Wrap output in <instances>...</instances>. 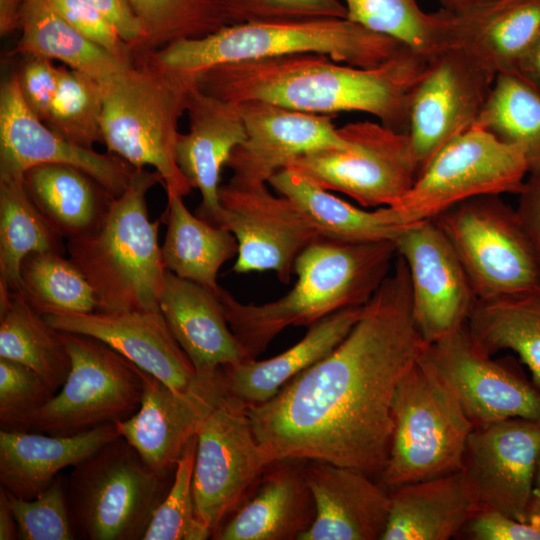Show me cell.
Returning a JSON list of instances; mask_svg holds the SVG:
<instances>
[{
    "label": "cell",
    "mask_w": 540,
    "mask_h": 540,
    "mask_svg": "<svg viewBox=\"0 0 540 540\" xmlns=\"http://www.w3.org/2000/svg\"><path fill=\"white\" fill-rule=\"evenodd\" d=\"M428 344L415 323L408 270L397 254L346 337L270 400L247 406L267 464L318 460L379 477L393 435L394 393Z\"/></svg>",
    "instance_id": "cell-1"
},
{
    "label": "cell",
    "mask_w": 540,
    "mask_h": 540,
    "mask_svg": "<svg viewBox=\"0 0 540 540\" xmlns=\"http://www.w3.org/2000/svg\"><path fill=\"white\" fill-rule=\"evenodd\" d=\"M428 59L407 46L383 64L360 68L318 53L221 64L198 73V87L232 102L261 100L335 115L363 112L407 133L409 101Z\"/></svg>",
    "instance_id": "cell-2"
},
{
    "label": "cell",
    "mask_w": 540,
    "mask_h": 540,
    "mask_svg": "<svg viewBox=\"0 0 540 540\" xmlns=\"http://www.w3.org/2000/svg\"><path fill=\"white\" fill-rule=\"evenodd\" d=\"M394 241L343 243L318 238L296 258L293 288L277 300L243 304L221 287L218 296L246 360L257 359L289 326H307L343 309L364 306L390 273Z\"/></svg>",
    "instance_id": "cell-3"
},
{
    "label": "cell",
    "mask_w": 540,
    "mask_h": 540,
    "mask_svg": "<svg viewBox=\"0 0 540 540\" xmlns=\"http://www.w3.org/2000/svg\"><path fill=\"white\" fill-rule=\"evenodd\" d=\"M159 183L157 171L135 169L100 225L67 241L69 258L95 292L97 311L160 310L167 270L158 238L160 219L149 218L146 202Z\"/></svg>",
    "instance_id": "cell-4"
},
{
    "label": "cell",
    "mask_w": 540,
    "mask_h": 540,
    "mask_svg": "<svg viewBox=\"0 0 540 540\" xmlns=\"http://www.w3.org/2000/svg\"><path fill=\"white\" fill-rule=\"evenodd\" d=\"M136 55L101 84L103 143L135 169L154 167L166 194L184 197L193 186L176 161L178 123L198 74L164 68L145 53Z\"/></svg>",
    "instance_id": "cell-5"
},
{
    "label": "cell",
    "mask_w": 540,
    "mask_h": 540,
    "mask_svg": "<svg viewBox=\"0 0 540 540\" xmlns=\"http://www.w3.org/2000/svg\"><path fill=\"white\" fill-rule=\"evenodd\" d=\"M404 45L347 18L257 21L227 25L207 36L183 39L148 52L156 64L199 73L245 60L318 53L360 68L377 67Z\"/></svg>",
    "instance_id": "cell-6"
},
{
    "label": "cell",
    "mask_w": 540,
    "mask_h": 540,
    "mask_svg": "<svg viewBox=\"0 0 540 540\" xmlns=\"http://www.w3.org/2000/svg\"><path fill=\"white\" fill-rule=\"evenodd\" d=\"M393 435L379 475L387 489L460 471L474 424L423 355L396 388Z\"/></svg>",
    "instance_id": "cell-7"
},
{
    "label": "cell",
    "mask_w": 540,
    "mask_h": 540,
    "mask_svg": "<svg viewBox=\"0 0 540 540\" xmlns=\"http://www.w3.org/2000/svg\"><path fill=\"white\" fill-rule=\"evenodd\" d=\"M173 474L149 466L121 436L106 443L65 480L76 537L142 540Z\"/></svg>",
    "instance_id": "cell-8"
},
{
    "label": "cell",
    "mask_w": 540,
    "mask_h": 540,
    "mask_svg": "<svg viewBox=\"0 0 540 540\" xmlns=\"http://www.w3.org/2000/svg\"><path fill=\"white\" fill-rule=\"evenodd\" d=\"M459 258L478 300L540 288V261L516 209L499 195L464 200L432 219Z\"/></svg>",
    "instance_id": "cell-9"
},
{
    "label": "cell",
    "mask_w": 540,
    "mask_h": 540,
    "mask_svg": "<svg viewBox=\"0 0 540 540\" xmlns=\"http://www.w3.org/2000/svg\"><path fill=\"white\" fill-rule=\"evenodd\" d=\"M61 335L70 371L28 430L67 436L132 416L141 404L144 371L97 338L66 331Z\"/></svg>",
    "instance_id": "cell-10"
},
{
    "label": "cell",
    "mask_w": 540,
    "mask_h": 540,
    "mask_svg": "<svg viewBox=\"0 0 540 540\" xmlns=\"http://www.w3.org/2000/svg\"><path fill=\"white\" fill-rule=\"evenodd\" d=\"M529 170L522 152L473 125L445 144L396 203L409 224L430 220L464 200L518 194Z\"/></svg>",
    "instance_id": "cell-11"
},
{
    "label": "cell",
    "mask_w": 540,
    "mask_h": 540,
    "mask_svg": "<svg viewBox=\"0 0 540 540\" xmlns=\"http://www.w3.org/2000/svg\"><path fill=\"white\" fill-rule=\"evenodd\" d=\"M338 129L350 148L313 151L286 168L325 190L349 196L364 208L396 204L418 175L408 134L369 120Z\"/></svg>",
    "instance_id": "cell-12"
},
{
    "label": "cell",
    "mask_w": 540,
    "mask_h": 540,
    "mask_svg": "<svg viewBox=\"0 0 540 540\" xmlns=\"http://www.w3.org/2000/svg\"><path fill=\"white\" fill-rule=\"evenodd\" d=\"M196 436L195 511L213 535L251 493L268 464L247 406L226 394L204 418Z\"/></svg>",
    "instance_id": "cell-13"
},
{
    "label": "cell",
    "mask_w": 540,
    "mask_h": 540,
    "mask_svg": "<svg viewBox=\"0 0 540 540\" xmlns=\"http://www.w3.org/2000/svg\"><path fill=\"white\" fill-rule=\"evenodd\" d=\"M494 79L460 47H448L428 59L408 112L407 134L418 174L445 144L476 123Z\"/></svg>",
    "instance_id": "cell-14"
},
{
    "label": "cell",
    "mask_w": 540,
    "mask_h": 540,
    "mask_svg": "<svg viewBox=\"0 0 540 540\" xmlns=\"http://www.w3.org/2000/svg\"><path fill=\"white\" fill-rule=\"evenodd\" d=\"M220 226L238 243L233 271H273L287 284L298 255L320 238L306 214L289 198L273 194L266 184L220 186Z\"/></svg>",
    "instance_id": "cell-15"
},
{
    "label": "cell",
    "mask_w": 540,
    "mask_h": 540,
    "mask_svg": "<svg viewBox=\"0 0 540 540\" xmlns=\"http://www.w3.org/2000/svg\"><path fill=\"white\" fill-rule=\"evenodd\" d=\"M424 357L474 426L515 417L540 419V390L520 369L485 352L467 323L429 343Z\"/></svg>",
    "instance_id": "cell-16"
},
{
    "label": "cell",
    "mask_w": 540,
    "mask_h": 540,
    "mask_svg": "<svg viewBox=\"0 0 540 540\" xmlns=\"http://www.w3.org/2000/svg\"><path fill=\"white\" fill-rule=\"evenodd\" d=\"M540 456V419L509 418L475 425L462 470L480 505L528 521Z\"/></svg>",
    "instance_id": "cell-17"
},
{
    "label": "cell",
    "mask_w": 540,
    "mask_h": 540,
    "mask_svg": "<svg viewBox=\"0 0 540 540\" xmlns=\"http://www.w3.org/2000/svg\"><path fill=\"white\" fill-rule=\"evenodd\" d=\"M394 242L408 270L413 316L424 340L432 343L465 325L478 299L435 222H416Z\"/></svg>",
    "instance_id": "cell-18"
},
{
    "label": "cell",
    "mask_w": 540,
    "mask_h": 540,
    "mask_svg": "<svg viewBox=\"0 0 540 540\" xmlns=\"http://www.w3.org/2000/svg\"><path fill=\"white\" fill-rule=\"evenodd\" d=\"M50 163L81 169L115 198L135 170L118 156L74 144L49 128L24 101L14 73L0 91V178H22L28 169Z\"/></svg>",
    "instance_id": "cell-19"
},
{
    "label": "cell",
    "mask_w": 540,
    "mask_h": 540,
    "mask_svg": "<svg viewBox=\"0 0 540 540\" xmlns=\"http://www.w3.org/2000/svg\"><path fill=\"white\" fill-rule=\"evenodd\" d=\"M237 103L246 138L226 164L232 170L229 182L233 184H266L301 155L351 147L335 126L334 115L298 111L261 100Z\"/></svg>",
    "instance_id": "cell-20"
},
{
    "label": "cell",
    "mask_w": 540,
    "mask_h": 540,
    "mask_svg": "<svg viewBox=\"0 0 540 540\" xmlns=\"http://www.w3.org/2000/svg\"><path fill=\"white\" fill-rule=\"evenodd\" d=\"M199 376L196 386L180 392L144 371L138 410L115 422L119 435L158 471H174L202 421L225 394L220 369L215 374Z\"/></svg>",
    "instance_id": "cell-21"
},
{
    "label": "cell",
    "mask_w": 540,
    "mask_h": 540,
    "mask_svg": "<svg viewBox=\"0 0 540 540\" xmlns=\"http://www.w3.org/2000/svg\"><path fill=\"white\" fill-rule=\"evenodd\" d=\"M57 330L97 338L170 388L185 392L200 376L160 310L44 314Z\"/></svg>",
    "instance_id": "cell-22"
},
{
    "label": "cell",
    "mask_w": 540,
    "mask_h": 540,
    "mask_svg": "<svg viewBox=\"0 0 540 540\" xmlns=\"http://www.w3.org/2000/svg\"><path fill=\"white\" fill-rule=\"evenodd\" d=\"M304 472L315 518L299 540H381L389 491L369 475L332 463L306 460Z\"/></svg>",
    "instance_id": "cell-23"
},
{
    "label": "cell",
    "mask_w": 540,
    "mask_h": 540,
    "mask_svg": "<svg viewBox=\"0 0 540 540\" xmlns=\"http://www.w3.org/2000/svg\"><path fill=\"white\" fill-rule=\"evenodd\" d=\"M186 113L189 131L178 136L176 161L201 193L196 215L220 226V176L232 151L246 138L245 124L237 102L208 94L198 84L191 92Z\"/></svg>",
    "instance_id": "cell-24"
},
{
    "label": "cell",
    "mask_w": 540,
    "mask_h": 540,
    "mask_svg": "<svg viewBox=\"0 0 540 540\" xmlns=\"http://www.w3.org/2000/svg\"><path fill=\"white\" fill-rule=\"evenodd\" d=\"M305 461L284 459L269 464L251 493L212 538L299 540L315 518Z\"/></svg>",
    "instance_id": "cell-25"
},
{
    "label": "cell",
    "mask_w": 540,
    "mask_h": 540,
    "mask_svg": "<svg viewBox=\"0 0 540 540\" xmlns=\"http://www.w3.org/2000/svg\"><path fill=\"white\" fill-rule=\"evenodd\" d=\"M159 305L198 375H212L223 366L246 360L214 292L167 270Z\"/></svg>",
    "instance_id": "cell-26"
},
{
    "label": "cell",
    "mask_w": 540,
    "mask_h": 540,
    "mask_svg": "<svg viewBox=\"0 0 540 540\" xmlns=\"http://www.w3.org/2000/svg\"><path fill=\"white\" fill-rule=\"evenodd\" d=\"M120 435L115 423L67 436L0 430V482L10 494L33 499L68 467H74Z\"/></svg>",
    "instance_id": "cell-27"
},
{
    "label": "cell",
    "mask_w": 540,
    "mask_h": 540,
    "mask_svg": "<svg viewBox=\"0 0 540 540\" xmlns=\"http://www.w3.org/2000/svg\"><path fill=\"white\" fill-rule=\"evenodd\" d=\"M381 540H449L459 536L480 505L460 471L388 489Z\"/></svg>",
    "instance_id": "cell-28"
},
{
    "label": "cell",
    "mask_w": 540,
    "mask_h": 540,
    "mask_svg": "<svg viewBox=\"0 0 540 540\" xmlns=\"http://www.w3.org/2000/svg\"><path fill=\"white\" fill-rule=\"evenodd\" d=\"M539 34L540 0H495L451 13V47L466 50L494 77L518 71Z\"/></svg>",
    "instance_id": "cell-29"
},
{
    "label": "cell",
    "mask_w": 540,
    "mask_h": 540,
    "mask_svg": "<svg viewBox=\"0 0 540 540\" xmlns=\"http://www.w3.org/2000/svg\"><path fill=\"white\" fill-rule=\"evenodd\" d=\"M362 308L343 309L321 319L299 342L272 358L221 367L225 394L246 406L270 400L292 378L327 356L350 332Z\"/></svg>",
    "instance_id": "cell-30"
},
{
    "label": "cell",
    "mask_w": 540,
    "mask_h": 540,
    "mask_svg": "<svg viewBox=\"0 0 540 540\" xmlns=\"http://www.w3.org/2000/svg\"><path fill=\"white\" fill-rule=\"evenodd\" d=\"M309 218L321 238L343 243L395 241L409 226L391 207L365 210L325 190L295 170L284 168L268 181Z\"/></svg>",
    "instance_id": "cell-31"
},
{
    "label": "cell",
    "mask_w": 540,
    "mask_h": 540,
    "mask_svg": "<svg viewBox=\"0 0 540 540\" xmlns=\"http://www.w3.org/2000/svg\"><path fill=\"white\" fill-rule=\"evenodd\" d=\"M23 180L42 217L67 240L94 231L115 198L86 172L67 164L34 166Z\"/></svg>",
    "instance_id": "cell-32"
},
{
    "label": "cell",
    "mask_w": 540,
    "mask_h": 540,
    "mask_svg": "<svg viewBox=\"0 0 540 540\" xmlns=\"http://www.w3.org/2000/svg\"><path fill=\"white\" fill-rule=\"evenodd\" d=\"M14 53L59 60L100 84L126 69L133 60L119 58L70 25L48 0H23Z\"/></svg>",
    "instance_id": "cell-33"
},
{
    "label": "cell",
    "mask_w": 540,
    "mask_h": 540,
    "mask_svg": "<svg viewBox=\"0 0 540 540\" xmlns=\"http://www.w3.org/2000/svg\"><path fill=\"white\" fill-rule=\"evenodd\" d=\"M162 220L167 224L161 246L166 270L218 295V272L238 253L235 236L225 227L192 214L179 195H167Z\"/></svg>",
    "instance_id": "cell-34"
},
{
    "label": "cell",
    "mask_w": 540,
    "mask_h": 540,
    "mask_svg": "<svg viewBox=\"0 0 540 540\" xmlns=\"http://www.w3.org/2000/svg\"><path fill=\"white\" fill-rule=\"evenodd\" d=\"M0 358L27 366L55 391L70 371L61 331L51 326L22 292L0 287Z\"/></svg>",
    "instance_id": "cell-35"
},
{
    "label": "cell",
    "mask_w": 540,
    "mask_h": 540,
    "mask_svg": "<svg viewBox=\"0 0 540 540\" xmlns=\"http://www.w3.org/2000/svg\"><path fill=\"white\" fill-rule=\"evenodd\" d=\"M467 327L489 355L515 352L540 390V288L493 300H477Z\"/></svg>",
    "instance_id": "cell-36"
},
{
    "label": "cell",
    "mask_w": 540,
    "mask_h": 540,
    "mask_svg": "<svg viewBox=\"0 0 540 540\" xmlns=\"http://www.w3.org/2000/svg\"><path fill=\"white\" fill-rule=\"evenodd\" d=\"M63 239L27 195L22 178H0V287L21 292L20 268L31 253L64 254Z\"/></svg>",
    "instance_id": "cell-37"
},
{
    "label": "cell",
    "mask_w": 540,
    "mask_h": 540,
    "mask_svg": "<svg viewBox=\"0 0 540 540\" xmlns=\"http://www.w3.org/2000/svg\"><path fill=\"white\" fill-rule=\"evenodd\" d=\"M474 125L516 146L529 174L540 173V89L519 71L496 75Z\"/></svg>",
    "instance_id": "cell-38"
},
{
    "label": "cell",
    "mask_w": 540,
    "mask_h": 540,
    "mask_svg": "<svg viewBox=\"0 0 540 540\" xmlns=\"http://www.w3.org/2000/svg\"><path fill=\"white\" fill-rule=\"evenodd\" d=\"M347 19L430 59L451 47V13L425 12L417 0H341Z\"/></svg>",
    "instance_id": "cell-39"
},
{
    "label": "cell",
    "mask_w": 540,
    "mask_h": 540,
    "mask_svg": "<svg viewBox=\"0 0 540 540\" xmlns=\"http://www.w3.org/2000/svg\"><path fill=\"white\" fill-rule=\"evenodd\" d=\"M21 292L41 313L97 311L95 292L79 267L63 254L31 253L20 268Z\"/></svg>",
    "instance_id": "cell-40"
},
{
    "label": "cell",
    "mask_w": 540,
    "mask_h": 540,
    "mask_svg": "<svg viewBox=\"0 0 540 540\" xmlns=\"http://www.w3.org/2000/svg\"><path fill=\"white\" fill-rule=\"evenodd\" d=\"M145 34L141 54L231 25L219 0H127Z\"/></svg>",
    "instance_id": "cell-41"
},
{
    "label": "cell",
    "mask_w": 540,
    "mask_h": 540,
    "mask_svg": "<svg viewBox=\"0 0 540 540\" xmlns=\"http://www.w3.org/2000/svg\"><path fill=\"white\" fill-rule=\"evenodd\" d=\"M101 84L71 68H61L60 79L45 124L66 140L93 149L103 143Z\"/></svg>",
    "instance_id": "cell-42"
},
{
    "label": "cell",
    "mask_w": 540,
    "mask_h": 540,
    "mask_svg": "<svg viewBox=\"0 0 540 540\" xmlns=\"http://www.w3.org/2000/svg\"><path fill=\"white\" fill-rule=\"evenodd\" d=\"M196 448L194 436L177 461L171 486L142 540H205L212 536L195 511L192 481Z\"/></svg>",
    "instance_id": "cell-43"
},
{
    "label": "cell",
    "mask_w": 540,
    "mask_h": 540,
    "mask_svg": "<svg viewBox=\"0 0 540 540\" xmlns=\"http://www.w3.org/2000/svg\"><path fill=\"white\" fill-rule=\"evenodd\" d=\"M7 492V491H6ZM20 540H73L65 480L58 475L52 484L33 499H22L7 492Z\"/></svg>",
    "instance_id": "cell-44"
},
{
    "label": "cell",
    "mask_w": 540,
    "mask_h": 540,
    "mask_svg": "<svg viewBox=\"0 0 540 540\" xmlns=\"http://www.w3.org/2000/svg\"><path fill=\"white\" fill-rule=\"evenodd\" d=\"M55 393L32 369L0 358L1 430H28L35 414Z\"/></svg>",
    "instance_id": "cell-45"
},
{
    "label": "cell",
    "mask_w": 540,
    "mask_h": 540,
    "mask_svg": "<svg viewBox=\"0 0 540 540\" xmlns=\"http://www.w3.org/2000/svg\"><path fill=\"white\" fill-rule=\"evenodd\" d=\"M231 25L257 22L346 18L341 0H219Z\"/></svg>",
    "instance_id": "cell-46"
},
{
    "label": "cell",
    "mask_w": 540,
    "mask_h": 540,
    "mask_svg": "<svg viewBox=\"0 0 540 540\" xmlns=\"http://www.w3.org/2000/svg\"><path fill=\"white\" fill-rule=\"evenodd\" d=\"M70 25L91 41L124 60H133V50L99 11L81 0H48Z\"/></svg>",
    "instance_id": "cell-47"
},
{
    "label": "cell",
    "mask_w": 540,
    "mask_h": 540,
    "mask_svg": "<svg viewBox=\"0 0 540 540\" xmlns=\"http://www.w3.org/2000/svg\"><path fill=\"white\" fill-rule=\"evenodd\" d=\"M29 58L17 73L21 94L28 107L42 121H46L56 93L61 68L52 60L40 56Z\"/></svg>",
    "instance_id": "cell-48"
},
{
    "label": "cell",
    "mask_w": 540,
    "mask_h": 540,
    "mask_svg": "<svg viewBox=\"0 0 540 540\" xmlns=\"http://www.w3.org/2000/svg\"><path fill=\"white\" fill-rule=\"evenodd\" d=\"M459 536L471 540H540V524L519 521L499 511L480 508Z\"/></svg>",
    "instance_id": "cell-49"
},
{
    "label": "cell",
    "mask_w": 540,
    "mask_h": 540,
    "mask_svg": "<svg viewBox=\"0 0 540 540\" xmlns=\"http://www.w3.org/2000/svg\"><path fill=\"white\" fill-rule=\"evenodd\" d=\"M105 16L134 54H141L145 34L127 0H81Z\"/></svg>",
    "instance_id": "cell-50"
},
{
    "label": "cell",
    "mask_w": 540,
    "mask_h": 540,
    "mask_svg": "<svg viewBox=\"0 0 540 540\" xmlns=\"http://www.w3.org/2000/svg\"><path fill=\"white\" fill-rule=\"evenodd\" d=\"M517 195V215L540 261V173L529 174Z\"/></svg>",
    "instance_id": "cell-51"
},
{
    "label": "cell",
    "mask_w": 540,
    "mask_h": 540,
    "mask_svg": "<svg viewBox=\"0 0 540 540\" xmlns=\"http://www.w3.org/2000/svg\"><path fill=\"white\" fill-rule=\"evenodd\" d=\"M18 539L17 522L6 490L0 488V540Z\"/></svg>",
    "instance_id": "cell-52"
},
{
    "label": "cell",
    "mask_w": 540,
    "mask_h": 540,
    "mask_svg": "<svg viewBox=\"0 0 540 540\" xmlns=\"http://www.w3.org/2000/svg\"><path fill=\"white\" fill-rule=\"evenodd\" d=\"M518 71L540 89V34L521 62Z\"/></svg>",
    "instance_id": "cell-53"
},
{
    "label": "cell",
    "mask_w": 540,
    "mask_h": 540,
    "mask_svg": "<svg viewBox=\"0 0 540 540\" xmlns=\"http://www.w3.org/2000/svg\"><path fill=\"white\" fill-rule=\"evenodd\" d=\"M23 0H0V32L6 35L18 28V15Z\"/></svg>",
    "instance_id": "cell-54"
},
{
    "label": "cell",
    "mask_w": 540,
    "mask_h": 540,
    "mask_svg": "<svg viewBox=\"0 0 540 540\" xmlns=\"http://www.w3.org/2000/svg\"><path fill=\"white\" fill-rule=\"evenodd\" d=\"M528 521L540 524V456L536 466L533 489L528 507Z\"/></svg>",
    "instance_id": "cell-55"
},
{
    "label": "cell",
    "mask_w": 540,
    "mask_h": 540,
    "mask_svg": "<svg viewBox=\"0 0 540 540\" xmlns=\"http://www.w3.org/2000/svg\"><path fill=\"white\" fill-rule=\"evenodd\" d=\"M495 0H438L441 9L451 13H461Z\"/></svg>",
    "instance_id": "cell-56"
}]
</instances>
